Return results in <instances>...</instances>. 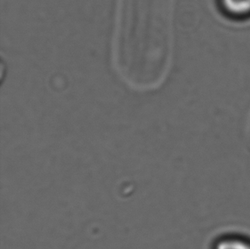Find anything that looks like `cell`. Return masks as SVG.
<instances>
[{
  "label": "cell",
  "instance_id": "obj_1",
  "mask_svg": "<svg viewBox=\"0 0 250 249\" xmlns=\"http://www.w3.org/2000/svg\"><path fill=\"white\" fill-rule=\"evenodd\" d=\"M225 9L234 15H244L250 12V0H222Z\"/></svg>",
  "mask_w": 250,
  "mask_h": 249
},
{
  "label": "cell",
  "instance_id": "obj_2",
  "mask_svg": "<svg viewBox=\"0 0 250 249\" xmlns=\"http://www.w3.org/2000/svg\"><path fill=\"white\" fill-rule=\"evenodd\" d=\"M215 249H250V243L238 238H226L217 243Z\"/></svg>",
  "mask_w": 250,
  "mask_h": 249
}]
</instances>
